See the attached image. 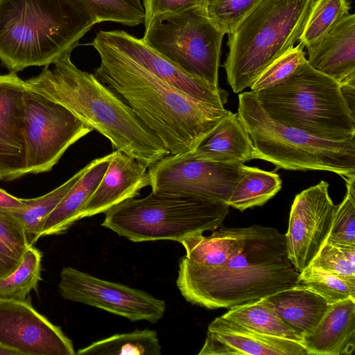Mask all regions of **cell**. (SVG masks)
I'll use <instances>...</instances> for the list:
<instances>
[{"mask_svg": "<svg viewBox=\"0 0 355 355\" xmlns=\"http://www.w3.org/2000/svg\"><path fill=\"white\" fill-rule=\"evenodd\" d=\"M92 45L100 65L94 76L115 92L172 155L194 149L227 110L197 101L162 80L99 31Z\"/></svg>", "mask_w": 355, "mask_h": 355, "instance_id": "obj_1", "label": "cell"}, {"mask_svg": "<svg viewBox=\"0 0 355 355\" xmlns=\"http://www.w3.org/2000/svg\"><path fill=\"white\" fill-rule=\"evenodd\" d=\"M298 278L285 235L275 228L254 225L242 250L224 265L202 267L181 258L176 284L193 304L230 309L295 286Z\"/></svg>", "mask_w": 355, "mask_h": 355, "instance_id": "obj_2", "label": "cell"}, {"mask_svg": "<svg viewBox=\"0 0 355 355\" xmlns=\"http://www.w3.org/2000/svg\"><path fill=\"white\" fill-rule=\"evenodd\" d=\"M66 53L24 87L58 103L107 138L115 150L150 166L169 155L157 136L130 107L94 74L78 69Z\"/></svg>", "mask_w": 355, "mask_h": 355, "instance_id": "obj_3", "label": "cell"}, {"mask_svg": "<svg viewBox=\"0 0 355 355\" xmlns=\"http://www.w3.org/2000/svg\"><path fill=\"white\" fill-rule=\"evenodd\" d=\"M97 24L77 0H0V61L10 72L47 66Z\"/></svg>", "mask_w": 355, "mask_h": 355, "instance_id": "obj_4", "label": "cell"}, {"mask_svg": "<svg viewBox=\"0 0 355 355\" xmlns=\"http://www.w3.org/2000/svg\"><path fill=\"white\" fill-rule=\"evenodd\" d=\"M315 0H260L228 35L223 64L235 94L250 87L275 60L294 47Z\"/></svg>", "mask_w": 355, "mask_h": 355, "instance_id": "obj_5", "label": "cell"}, {"mask_svg": "<svg viewBox=\"0 0 355 355\" xmlns=\"http://www.w3.org/2000/svg\"><path fill=\"white\" fill-rule=\"evenodd\" d=\"M253 92L266 113L280 123L325 139L355 138L354 113L340 85L306 59L284 81Z\"/></svg>", "mask_w": 355, "mask_h": 355, "instance_id": "obj_6", "label": "cell"}, {"mask_svg": "<svg viewBox=\"0 0 355 355\" xmlns=\"http://www.w3.org/2000/svg\"><path fill=\"white\" fill-rule=\"evenodd\" d=\"M237 114L253 145V159L276 170L325 171L345 181L355 178V138L334 141L313 136L272 119L252 91L239 94Z\"/></svg>", "mask_w": 355, "mask_h": 355, "instance_id": "obj_7", "label": "cell"}, {"mask_svg": "<svg viewBox=\"0 0 355 355\" xmlns=\"http://www.w3.org/2000/svg\"><path fill=\"white\" fill-rule=\"evenodd\" d=\"M229 207L227 202L213 198L151 191L108 210L101 225L133 242L180 243L190 235L220 227Z\"/></svg>", "mask_w": 355, "mask_h": 355, "instance_id": "obj_8", "label": "cell"}, {"mask_svg": "<svg viewBox=\"0 0 355 355\" xmlns=\"http://www.w3.org/2000/svg\"><path fill=\"white\" fill-rule=\"evenodd\" d=\"M224 35L204 6H198L153 17L145 26L142 40L184 72L219 87Z\"/></svg>", "mask_w": 355, "mask_h": 355, "instance_id": "obj_9", "label": "cell"}, {"mask_svg": "<svg viewBox=\"0 0 355 355\" xmlns=\"http://www.w3.org/2000/svg\"><path fill=\"white\" fill-rule=\"evenodd\" d=\"M24 104L26 175L51 171L72 144L93 130L62 105L26 88Z\"/></svg>", "mask_w": 355, "mask_h": 355, "instance_id": "obj_10", "label": "cell"}, {"mask_svg": "<svg viewBox=\"0 0 355 355\" xmlns=\"http://www.w3.org/2000/svg\"><path fill=\"white\" fill-rule=\"evenodd\" d=\"M243 164L169 154L148 166L149 186L155 192L194 195L227 203Z\"/></svg>", "mask_w": 355, "mask_h": 355, "instance_id": "obj_11", "label": "cell"}, {"mask_svg": "<svg viewBox=\"0 0 355 355\" xmlns=\"http://www.w3.org/2000/svg\"><path fill=\"white\" fill-rule=\"evenodd\" d=\"M58 291L65 300L94 306L132 322H158L166 303L149 293L91 275L72 267L60 272Z\"/></svg>", "mask_w": 355, "mask_h": 355, "instance_id": "obj_12", "label": "cell"}, {"mask_svg": "<svg viewBox=\"0 0 355 355\" xmlns=\"http://www.w3.org/2000/svg\"><path fill=\"white\" fill-rule=\"evenodd\" d=\"M336 206L329 196V184L323 180L296 195L285 239L288 257L299 273L325 242Z\"/></svg>", "mask_w": 355, "mask_h": 355, "instance_id": "obj_13", "label": "cell"}, {"mask_svg": "<svg viewBox=\"0 0 355 355\" xmlns=\"http://www.w3.org/2000/svg\"><path fill=\"white\" fill-rule=\"evenodd\" d=\"M0 345L19 355H74L72 341L28 300L0 299Z\"/></svg>", "mask_w": 355, "mask_h": 355, "instance_id": "obj_14", "label": "cell"}, {"mask_svg": "<svg viewBox=\"0 0 355 355\" xmlns=\"http://www.w3.org/2000/svg\"><path fill=\"white\" fill-rule=\"evenodd\" d=\"M106 37L119 49L155 76L186 95L218 108H225L228 93L220 87L184 72L142 40L123 31H103Z\"/></svg>", "mask_w": 355, "mask_h": 355, "instance_id": "obj_15", "label": "cell"}, {"mask_svg": "<svg viewBox=\"0 0 355 355\" xmlns=\"http://www.w3.org/2000/svg\"><path fill=\"white\" fill-rule=\"evenodd\" d=\"M24 80L17 73L0 75V179L26 175Z\"/></svg>", "mask_w": 355, "mask_h": 355, "instance_id": "obj_16", "label": "cell"}, {"mask_svg": "<svg viewBox=\"0 0 355 355\" xmlns=\"http://www.w3.org/2000/svg\"><path fill=\"white\" fill-rule=\"evenodd\" d=\"M307 355L299 342L257 332L222 315L209 325L198 355Z\"/></svg>", "mask_w": 355, "mask_h": 355, "instance_id": "obj_17", "label": "cell"}, {"mask_svg": "<svg viewBox=\"0 0 355 355\" xmlns=\"http://www.w3.org/2000/svg\"><path fill=\"white\" fill-rule=\"evenodd\" d=\"M148 166L126 153H110L107 168L99 184L85 205L78 220L106 213L116 205L139 195L150 185Z\"/></svg>", "mask_w": 355, "mask_h": 355, "instance_id": "obj_18", "label": "cell"}, {"mask_svg": "<svg viewBox=\"0 0 355 355\" xmlns=\"http://www.w3.org/2000/svg\"><path fill=\"white\" fill-rule=\"evenodd\" d=\"M355 15L349 13L306 47L309 64L340 85L355 83Z\"/></svg>", "mask_w": 355, "mask_h": 355, "instance_id": "obj_19", "label": "cell"}, {"mask_svg": "<svg viewBox=\"0 0 355 355\" xmlns=\"http://www.w3.org/2000/svg\"><path fill=\"white\" fill-rule=\"evenodd\" d=\"M307 354L350 355L355 349V299L329 305L318 325L302 338Z\"/></svg>", "mask_w": 355, "mask_h": 355, "instance_id": "obj_20", "label": "cell"}, {"mask_svg": "<svg viewBox=\"0 0 355 355\" xmlns=\"http://www.w3.org/2000/svg\"><path fill=\"white\" fill-rule=\"evenodd\" d=\"M253 145L237 113L227 110L217 125L192 150L189 157L223 163H241L253 159Z\"/></svg>", "mask_w": 355, "mask_h": 355, "instance_id": "obj_21", "label": "cell"}, {"mask_svg": "<svg viewBox=\"0 0 355 355\" xmlns=\"http://www.w3.org/2000/svg\"><path fill=\"white\" fill-rule=\"evenodd\" d=\"M261 301L302 338L318 325L330 305L322 295L299 284Z\"/></svg>", "mask_w": 355, "mask_h": 355, "instance_id": "obj_22", "label": "cell"}, {"mask_svg": "<svg viewBox=\"0 0 355 355\" xmlns=\"http://www.w3.org/2000/svg\"><path fill=\"white\" fill-rule=\"evenodd\" d=\"M254 225L248 227H220L209 236L202 233L190 235L180 243L185 249L182 258L198 266L214 268L226 263L239 253Z\"/></svg>", "mask_w": 355, "mask_h": 355, "instance_id": "obj_23", "label": "cell"}, {"mask_svg": "<svg viewBox=\"0 0 355 355\" xmlns=\"http://www.w3.org/2000/svg\"><path fill=\"white\" fill-rule=\"evenodd\" d=\"M110 154L95 159L47 218L41 236L64 233L95 191L109 164Z\"/></svg>", "mask_w": 355, "mask_h": 355, "instance_id": "obj_24", "label": "cell"}, {"mask_svg": "<svg viewBox=\"0 0 355 355\" xmlns=\"http://www.w3.org/2000/svg\"><path fill=\"white\" fill-rule=\"evenodd\" d=\"M88 167L87 164L64 183L48 193L38 198L23 199L22 208L7 209L21 224L28 246H34L41 237L44 223L62 199L80 178Z\"/></svg>", "mask_w": 355, "mask_h": 355, "instance_id": "obj_25", "label": "cell"}, {"mask_svg": "<svg viewBox=\"0 0 355 355\" xmlns=\"http://www.w3.org/2000/svg\"><path fill=\"white\" fill-rule=\"evenodd\" d=\"M282 188V180L275 171L243 165L240 178L227 204L240 211L261 206Z\"/></svg>", "mask_w": 355, "mask_h": 355, "instance_id": "obj_26", "label": "cell"}, {"mask_svg": "<svg viewBox=\"0 0 355 355\" xmlns=\"http://www.w3.org/2000/svg\"><path fill=\"white\" fill-rule=\"evenodd\" d=\"M161 346L156 331L135 330L118 334L78 349L79 355H159Z\"/></svg>", "mask_w": 355, "mask_h": 355, "instance_id": "obj_27", "label": "cell"}, {"mask_svg": "<svg viewBox=\"0 0 355 355\" xmlns=\"http://www.w3.org/2000/svg\"><path fill=\"white\" fill-rule=\"evenodd\" d=\"M222 316L263 334L302 342L261 300L232 307Z\"/></svg>", "mask_w": 355, "mask_h": 355, "instance_id": "obj_28", "label": "cell"}, {"mask_svg": "<svg viewBox=\"0 0 355 355\" xmlns=\"http://www.w3.org/2000/svg\"><path fill=\"white\" fill-rule=\"evenodd\" d=\"M41 252L29 246L18 268L0 279V299L25 301L32 290H37L41 280Z\"/></svg>", "mask_w": 355, "mask_h": 355, "instance_id": "obj_29", "label": "cell"}, {"mask_svg": "<svg viewBox=\"0 0 355 355\" xmlns=\"http://www.w3.org/2000/svg\"><path fill=\"white\" fill-rule=\"evenodd\" d=\"M28 247L20 222L7 209L0 208V279L18 268Z\"/></svg>", "mask_w": 355, "mask_h": 355, "instance_id": "obj_30", "label": "cell"}, {"mask_svg": "<svg viewBox=\"0 0 355 355\" xmlns=\"http://www.w3.org/2000/svg\"><path fill=\"white\" fill-rule=\"evenodd\" d=\"M348 0H315L299 39L304 47L320 40L346 15L349 13Z\"/></svg>", "mask_w": 355, "mask_h": 355, "instance_id": "obj_31", "label": "cell"}, {"mask_svg": "<svg viewBox=\"0 0 355 355\" xmlns=\"http://www.w3.org/2000/svg\"><path fill=\"white\" fill-rule=\"evenodd\" d=\"M77 1L96 19L97 24L112 21L135 26L144 20V9L140 0Z\"/></svg>", "mask_w": 355, "mask_h": 355, "instance_id": "obj_32", "label": "cell"}, {"mask_svg": "<svg viewBox=\"0 0 355 355\" xmlns=\"http://www.w3.org/2000/svg\"><path fill=\"white\" fill-rule=\"evenodd\" d=\"M298 284L322 295L329 304L355 299V284L320 268L309 266L299 273Z\"/></svg>", "mask_w": 355, "mask_h": 355, "instance_id": "obj_33", "label": "cell"}, {"mask_svg": "<svg viewBox=\"0 0 355 355\" xmlns=\"http://www.w3.org/2000/svg\"><path fill=\"white\" fill-rule=\"evenodd\" d=\"M347 191L336 206L326 243L355 246V178L345 181Z\"/></svg>", "mask_w": 355, "mask_h": 355, "instance_id": "obj_34", "label": "cell"}, {"mask_svg": "<svg viewBox=\"0 0 355 355\" xmlns=\"http://www.w3.org/2000/svg\"><path fill=\"white\" fill-rule=\"evenodd\" d=\"M309 266L320 268L355 284V246L324 242Z\"/></svg>", "mask_w": 355, "mask_h": 355, "instance_id": "obj_35", "label": "cell"}, {"mask_svg": "<svg viewBox=\"0 0 355 355\" xmlns=\"http://www.w3.org/2000/svg\"><path fill=\"white\" fill-rule=\"evenodd\" d=\"M260 0H205L208 17L225 34L230 33Z\"/></svg>", "mask_w": 355, "mask_h": 355, "instance_id": "obj_36", "label": "cell"}, {"mask_svg": "<svg viewBox=\"0 0 355 355\" xmlns=\"http://www.w3.org/2000/svg\"><path fill=\"white\" fill-rule=\"evenodd\" d=\"M304 46L299 43L270 64L251 85L256 92L273 87L288 78L306 60Z\"/></svg>", "mask_w": 355, "mask_h": 355, "instance_id": "obj_37", "label": "cell"}, {"mask_svg": "<svg viewBox=\"0 0 355 355\" xmlns=\"http://www.w3.org/2000/svg\"><path fill=\"white\" fill-rule=\"evenodd\" d=\"M205 1V0H143L145 12L144 26L156 16L204 6Z\"/></svg>", "mask_w": 355, "mask_h": 355, "instance_id": "obj_38", "label": "cell"}, {"mask_svg": "<svg viewBox=\"0 0 355 355\" xmlns=\"http://www.w3.org/2000/svg\"><path fill=\"white\" fill-rule=\"evenodd\" d=\"M25 206L23 198L15 197L6 191L0 189V208L4 209H15Z\"/></svg>", "mask_w": 355, "mask_h": 355, "instance_id": "obj_39", "label": "cell"}, {"mask_svg": "<svg viewBox=\"0 0 355 355\" xmlns=\"http://www.w3.org/2000/svg\"><path fill=\"white\" fill-rule=\"evenodd\" d=\"M0 355H19L18 352L0 345Z\"/></svg>", "mask_w": 355, "mask_h": 355, "instance_id": "obj_40", "label": "cell"}]
</instances>
